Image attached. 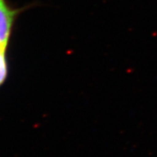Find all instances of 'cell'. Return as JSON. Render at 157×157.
<instances>
[{
  "mask_svg": "<svg viewBox=\"0 0 157 157\" xmlns=\"http://www.w3.org/2000/svg\"><path fill=\"white\" fill-rule=\"evenodd\" d=\"M22 9L11 8L6 0H0V47L6 49L13 26Z\"/></svg>",
  "mask_w": 157,
  "mask_h": 157,
  "instance_id": "6da1fadb",
  "label": "cell"
},
{
  "mask_svg": "<svg viewBox=\"0 0 157 157\" xmlns=\"http://www.w3.org/2000/svg\"><path fill=\"white\" fill-rule=\"evenodd\" d=\"M6 50H0V86L3 83L7 75V63L6 59Z\"/></svg>",
  "mask_w": 157,
  "mask_h": 157,
  "instance_id": "7a4b0ae2",
  "label": "cell"
}]
</instances>
